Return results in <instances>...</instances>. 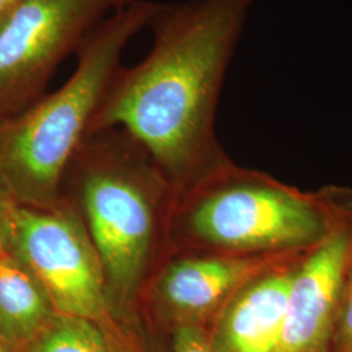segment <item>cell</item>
<instances>
[{
  "label": "cell",
  "mask_w": 352,
  "mask_h": 352,
  "mask_svg": "<svg viewBox=\"0 0 352 352\" xmlns=\"http://www.w3.org/2000/svg\"><path fill=\"white\" fill-rule=\"evenodd\" d=\"M142 0H23L0 25V120L45 96L56 68L111 13Z\"/></svg>",
  "instance_id": "6"
},
{
  "label": "cell",
  "mask_w": 352,
  "mask_h": 352,
  "mask_svg": "<svg viewBox=\"0 0 352 352\" xmlns=\"http://www.w3.org/2000/svg\"><path fill=\"white\" fill-rule=\"evenodd\" d=\"M351 251L352 190L344 188L327 236L298 266L276 352H331Z\"/></svg>",
  "instance_id": "8"
},
{
  "label": "cell",
  "mask_w": 352,
  "mask_h": 352,
  "mask_svg": "<svg viewBox=\"0 0 352 352\" xmlns=\"http://www.w3.org/2000/svg\"><path fill=\"white\" fill-rule=\"evenodd\" d=\"M254 0L157 3L151 47L120 65L89 133L118 128L138 141L174 195L230 161L215 133L227 69Z\"/></svg>",
  "instance_id": "1"
},
{
  "label": "cell",
  "mask_w": 352,
  "mask_h": 352,
  "mask_svg": "<svg viewBox=\"0 0 352 352\" xmlns=\"http://www.w3.org/2000/svg\"><path fill=\"white\" fill-rule=\"evenodd\" d=\"M0 352H17L16 349L11 346L7 340L0 336Z\"/></svg>",
  "instance_id": "16"
},
{
  "label": "cell",
  "mask_w": 352,
  "mask_h": 352,
  "mask_svg": "<svg viewBox=\"0 0 352 352\" xmlns=\"http://www.w3.org/2000/svg\"><path fill=\"white\" fill-rule=\"evenodd\" d=\"M307 252L270 266L232 295L208 327L214 352H276L291 285Z\"/></svg>",
  "instance_id": "9"
},
{
  "label": "cell",
  "mask_w": 352,
  "mask_h": 352,
  "mask_svg": "<svg viewBox=\"0 0 352 352\" xmlns=\"http://www.w3.org/2000/svg\"><path fill=\"white\" fill-rule=\"evenodd\" d=\"M157 1L118 10L96 26L76 52L71 77L29 107L0 120V182L20 205L63 201L67 167L119 69L126 45L146 29Z\"/></svg>",
  "instance_id": "3"
},
{
  "label": "cell",
  "mask_w": 352,
  "mask_h": 352,
  "mask_svg": "<svg viewBox=\"0 0 352 352\" xmlns=\"http://www.w3.org/2000/svg\"><path fill=\"white\" fill-rule=\"evenodd\" d=\"M342 187L316 192L231 160L174 195L167 253L285 254L312 250L333 226Z\"/></svg>",
  "instance_id": "4"
},
{
  "label": "cell",
  "mask_w": 352,
  "mask_h": 352,
  "mask_svg": "<svg viewBox=\"0 0 352 352\" xmlns=\"http://www.w3.org/2000/svg\"><path fill=\"white\" fill-rule=\"evenodd\" d=\"M17 352H151L146 336L56 314Z\"/></svg>",
  "instance_id": "11"
},
{
  "label": "cell",
  "mask_w": 352,
  "mask_h": 352,
  "mask_svg": "<svg viewBox=\"0 0 352 352\" xmlns=\"http://www.w3.org/2000/svg\"><path fill=\"white\" fill-rule=\"evenodd\" d=\"M55 311L34 274L16 256L0 258V336L21 349L46 327Z\"/></svg>",
  "instance_id": "10"
},
{
  "label": "cell",
  "mask_w": 352,
  "mask_h": 352,
  "mask_svg": "<svg viewBox=\"0 0 352 352\" xmlns=\"http://www.w3.org/2000/svg\"><path fill=\"white\" fill-rule=\"evenodd\" d=\"M11 253L37 278L58 314L131 330L113 317L101 260L82 219L67 199L54 208L19 204Z\"/></svg>",
  "instance_id": "5"
},
{
  "label": "cell",
  "mask_w": 352,
  "mask_h": 352,
  "mask_svg": "<svg viewBox=\"0 0 352 352\" xmlns=\"http://www.w3.org/2000/svg\"><path fill=\"white\" fill-rule=\"evenodd\" d=\"M298 253L168 252L142 294V321L145 327L153 325L164 333L184 325L209 327L232 295L252 278Z\"/></svg>",
  "instance_id": "7"
},
{
  "label": "cell",
  "mask_w": 352,
  "mask_h": 352,
  "mask_svg": "<svg viewBox=\"0 0 352 352\" xmlns=\"http://www.w3.org/2000/svg\"><path fill=\"white\" fill-rule=\"evenodd\" d=\"M17 205L10 190L0 182V258L11 254L13 217Z\"/></svg>",
  "instance_id": "14"
},
{
  "label": "cell",
  "mask_w": 352,
  "mask_h": 352,
  "mask_svg": "<svg viewBox=\"0 0 352 352\" xmlns=\"http://www.w3.org/2000/svg\"><path fill=\"white\" fill-rule=\"evenodd\" d=\"M63 197L98 253L113 317L145 333L141 299L167 254L170 183L138 141L110 128L81 142L64 175Z\"/></svg>",
  "instance_id": "2"
},
{
  "label": "cell",
  "mask_w": 352,
  "mask_h": 352,
  "mask_svg": "<svg viewBox=\"0 0 352 352\" xmlns=\"http://www.w3.org/2000/svg\"><path fill=\"white\" fill-rule=\"evenodd\" d=\"M166 334L168 336L166 352H214L208 327L184 325Z\"/></svg>",
  "instance_id": "13"
},
{
  "label": "cell",
  "mask_w": 352,
  "mask_h": 352,
  "mask_svg": "<svg viewBox=\"0 0 352 352\" xmlns=\"http://www.w3.org/2000/svg\"><path fill=\"white\" fill-rule=\"evenodd\" d=\"M23 0H0V25L14 12Z\"/></svg>",
  "instance_id": "15"
},
{
  "label": "cell",
  "mask_w": 352,
  "mask_h": 352,
  "mask_svg": "<svg viewBox=\"0 0 352 352\" xmlns=\"http://www.w3.org/2000/svg\"><path fill=\"white\" fill-rule=\"evenodd\" d=\"M331 352H352V251L340 292V311Z\"/></svg>",
  "instance_id": "12"
}]
</instances>
